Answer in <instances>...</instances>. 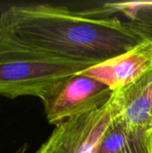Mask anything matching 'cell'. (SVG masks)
<instances>
[{
    "label": "cell",
    "instance_id": "cell-1",
    "mask_svg": "<svg viewBox=\"0 0 152 153\" xmlns=\"http://www.w3.org/2000/svg\"><path fill=\"white\" fill-rule=\"evenodd\" d=\"M0 29L51 55L103 62L147 38L117 16L94 18L52 4L11 5L0 14Z\"/></svg>",
    "mask_w": 152,
    "mask_h": 153
},
{
    "label": "cell",
    "instance_id": "cell-2",
    "mask_svg": "<svg viewBox=\"0 0 152 153\" xmlns=\"http://www.w3.org/2000/svg\"><path fill=\"white\" fill-rule=\"evenodd\" d=\"M101 62L59 57L30 47L0 29V95L39 99L57 82Z\"/></svg>",
    "mask_w": 152,
    "mask_h": 153
},
{
    "label": "cell",
    "instance_id": "cell-3",
    "mask_svg": "<svg viewBox=\"0 0 152 153\" xmlns=\"http://www.w3.org/2000/svg\"><path fill=\"white\" fill-rule=\"evenodd\" d=\"M113 93L114 91L105 83L80 73L52 85L42 94L40 100L47 123L56 126L102 107Z\"/></svg>",
    "mask_w": 152,
    "mask_h": 153
},
{
    "label": "cell",
    "instance_id": "cell-4",
    "mask_svg": "<svg viewBox=\"0 0 152 153\" xmlns=\"http://www.w3.org/2000/svg\"><path fill=\"white\" fill-rule=\"evenodd\" d=\"M114 116L112 95L102 107L56 126L36 153H99L102 139Z\"/></svg>",
    "mask_w": 152,
    "mask_h": 153
},
{
    "label": "cell",
    "instance_id": "cell-5",
    "mask_svg": "<svg viewBox=\"0 0 152 153\" xmlns=\"http://www.w3.org/2000/svg\"><path fill=\"white\" fill-rule=\"evenodd\" d=\"M152 66V38L149 37L130 50L103 61L82 74L118 90L133 82Z\"/></svg>",
    "mask_w": 152,
    "mask_h": 153
},
{
    "label": "cell",
    "instance_id": "cell-6",
    "mask_svg": "<svg viewBox=\"0 0 152 153\" xmlns=\"http://www.w3.org/2000/svg\"><path fill=\"white\" fill-rule=\"evenodd\" d=\"M116 115L129 131H152V66L139 78L114 91Z\"/></svg>",
    "mask_w": 152,
    "mask_h": 153
},
{
    "label": "cell",
    "instance_id": "cell-7",
    "mask_svg": "<svg viewBox=\"0 0 152 153\" xmlns=\"http://www.w3.org/2000/svg\"><path fill=\"white\" fill-rule=\"evenodd\" d=\"M82 13L94 18L110 17L120 13L127 17L129 22L152 24V0L106 2L99 7L82 10Z\"/></svg>",
    "mask_w": 152,
    "mask_h": 153
},
{
    "label": "cell",
    "instance_id": "cell-8",
    "mask_svg": "<svg viewBox=\"0 0 152 153\" xmlns=\"http://www.w3.org/2000/svg\"><path fill=\"white\" fill-rule=\"evenodd\" d=\"M133 133L129 131L123 120L116 115L115 108V116L102 139L99 153H118Z\"/></svg>",
    "mask_w": 152,
    "mask_h": 153
},
{
    "label": "cell",
    "instance_id": "cell-9",
    "mask_svg": "<svg viewBox=\"0 0 152 153\" xmlns=\"http://www.w3.org/2000/svg\"><path fill=\"white\" fill-rule=\"evenodd\" d=\"M118 153H152V131L134 132Z\"/></svg>",
    "mask_w": 152,
    "mask_h": 153
},
{
    "label": "cell",
    "instance_id": "cell-10",
    "mask_svg": "<svg viewBox=\"0 0 152 153\" xmlns=\"http://www.w3.org/2000/svg\"><path fill=\"white\" fill-rule=\"evenodd\" d=\"M129 24L131 25V27L140 32L142 36H144L145 38H152V24L151 23H142V22H129Z\"/></svg>",
    "mask_w": 152,
    "mask_h": 153
},
{
    "label": "cell",
    "instance_id": "cell-11",
    "mask_svg": "<svg viewBox=\"0 0 152 153\" xmlns=\"http://www.w3.org/2000/svg\"><path fill=\"white\" fill-rule=\"evenodd\" d=\"M27 150H28V143H24L23 144H22L13 153H26L27 152Z\"/></svg>",
    "mask_w": 152,
    "mask_h": 153
}]
</instances>
